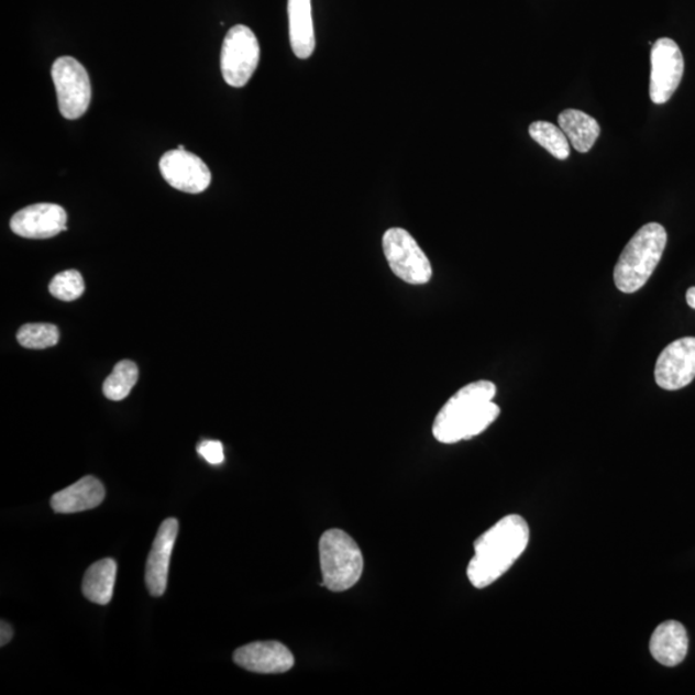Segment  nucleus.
Listing matches in <instances>:
<instances>
[{
	"instance_id": "obj_7",
	"label": "nucleus",
	"mask_w": 695,
	"mask_h": 695,
	"mask_svg": "<svg viewBox=\"0 0 695 695\" xmlns=\"http://www.w3.org/2000/svg\"><path fill=\"white\" fill-rule=\"evenodd\" d=\"M59 112L65 119H79L87 112L92 100V87L86 67L78 59L64 56L52 66Z\"/></svg>"
},
{
	"instance_id": "obj_25",
	"label": "nucleus",
	"mask_w": 695,
	"mask_h": 695,
	"mask_svg": "<svg viewBox=\"0 0 695 695\" xmlns=\"http://www.w3.org/2000/svg\"><path fill=\"white\" fill-rule=\"evenodd\" d=\"M686 304L690 305L691 308L695 309V286L691 287V289L686 291Z\"/></svg>"
},
{
	"instance_id": "obj_11",
	"label": "nucleus",
	"mask_w": 695,
	"mask_h": 695,
	"mask_svg": "<svg viewBox=\"0 0 695 695\" xmlns=\"http://www.w3.org/2000/svg\"><path fill=\"white\" fill-rule=\"evenodd\" d=\"M11 230L25 239L55 238L67 230V213L57 203H34L12 217Z\"/></svg>"
},
{
	"instance_id": "obj_1",
	"label": "nucleus",
	"mask_w": 695,
	"mask_h": 695,
	"mask_svg": "<svg viewBox=\"0 0 695 695\" xmlns=\"http://www.w3.org/2000/svg\"><path fill=\"white\" fill-rule=\"evenodd\" d=\"M496 385L479 380L465 385L453 395L438 412L433 435L444 444L472 440L493 424L501 410L494 398Z\"/></svg>"
},
{
	"instance_id": "obj_19",
	"label": "nucleus",
	"mask_w": 695,
	"mask_h": 695,
	"mask_svg": "<svg viewBox=\"0 0 695 695\" xmlns=\"http://www.w3.org/2000/svg\"><path fill=\"white\" fill-rule=\"evenodd\" d=\"M528 131H530L532 140L548 150L549 153L559 158V161H566V158L570 157L571 143L561 130V126L539 120V122L532 123Z\"/></svg>"
},
{
	"instance_id": "obj_6",
	"label": "nucleus",
	"mask_w": 695,
	"mask_h": 695,
	"mask_svg": "<svg viewBox=\"0 0 695 695\" xmlns=\"http://www.w3.org/2000/svg\"><path fill=\"white\" fill-rule=\"evenodd\" d=\"M261 45L251 27L236 25L227 33L221 52V70L227 85L243 88L258 67Z\"/></svg>"
},
{
	"instance_id": "obj_20",
	"label": "nucleus",
	"mask_w": 695,
	"mask_h": 695,
	"mask_svg": "<svg viewBox=\"0 0 695 695\" xmlns=\"http://www.w3.org/2000/svg\"><path fill=\"white\" fill-rule=\"evenodd\" d=\"M139 382V367L132 361H120L103 383V395L111 400H123Z\"/></svg>"
},
{
	"instance_id": "obj_12",
	"label": "nucleus",
	"mask_w": 695,
	"mask_h": 695,
	"mask_svg": "<svg viewBox=\"0 0 695 695\" xmlns=\"http://www.w3.org/2000/svg\"><path fill=\"white\" fill-rule=\"evenodd\" d=\"M238 666L255 674H284L296 663L293 653L278 641H256L233 653Z\"/></svg>"
},
{
	"instance_id": "obj_3",
	"label": "nucleus",
	"mask_w": 695,
	"mask_h": 695,
	"mask_svg": "<svg viewBox=\"0 0 695 695\" xmlns=\"http://www.w3.org/2000/svg\"><path fill=\"white\" fill-rule=\"evenodd\" d=\"M668 245V232L660 223H648L627 243L615 267V284L625 294L637 293L651 278Z\"/></svg>"
},
{
	"instance_id": "obj_8",
	"label": "nucleus",
	"mask_w": 695,
	"mask_h": 695,
	"mask_svg": "<svg viewBox=\"0 0 695 695\" xmlns=\"http://www.w3.org/2000/svg\"><path fill=\"white\" fill-rule=\"evenodd\" d=\"M651 85L649 95L655 104H663L676 92L684 75V57L679 45L662 37L654 43L651 53Z\"/></svg>"
},
{
	"instance_id": "obj_21",
	"label": "nucleus",
	"mask_w": 695,
	"mask_h": 695,
	"mask_svg": "<svg viewBox=\"0 0 695 695\" xmlns=\"http://www.w3.org/2000/svg\"><path fill=\"white\" fill-rule=\"evenodd\" d=\"M18 340L27 350H45L58 343L59 331L51 323H27L19 330Z\"/></svg>"
},
{
	"instance_id": "obj_22",
	"label": "nucleus",
	"mask_w": 695,
	"mask_h": 695,
	"mask_svg": "<svg viewBox=\"0 0 695 695\" xmlns=\"http://www.w3.org/2000/svg\"><path fill=\"white\" fill-rule=\"evenodd\" d=\"M85 279L78 271L70 269L62 272V274L53 277L49 284V293L53 297L64 300L73 301L77 300L85 293Z\"/></svg>"
},
{
	"instance_id": "obj_15",
	"label": "nucleus",
	"mask_w": 695,
	"mask_h": 695,
	"mask_svg": "<svg viewBox=\"0 0 695 695\" xmlns=\"http://www.w3.org/2000/svg\"><path fill=\"white\" fill-rule=\"evenodd\" d=\"M653 659L666 668H675L685 660L690 638L683 624L666 621L654 630L649 644Z\"/></svg>"
},
{
	"instance_id": "obj_4",
	"label": "nucleus",
	"mask_w": 695,
	"mask_h": 695,
	"mask_svg": "<svg viewBox=\"0 0 695 695\" xmlns=\"http://www.w3.org/2000/svg\"><path fill=\"white\" fill-rule=\"evenodd\" d=\"M321 585L334 593L350 591L364 573V555L350 534L330 530L321 536Z\"/></svg>"
},
{
	"instance_id": "obj_24",
	"label": "nucleus",
	"mask_w": 695,
	"mask_h": 695,
	"mask_svg": "<svg viewBox=\"0 0 695 695\" xmlns=\"http://www.w3.org/2000/svg\"><path fill=\"white\" fill-rule=\"evenodd\" d=\"M12 638V626L10 624H7L5 621H2V624H0V639H2L0 640V646L4 647L5 644H9Z\"/></svg>"
},
{
	"instance_id": "obj_9",
	"label": "nucleus",
	"mask_w": 695,
	"mask_h": 695,
	"mask_svg": "<svg viewBox=\"0 0 695 695\" xmlns=\"http://www.w3.org/2000/svg\"><path fill=\"white\" fill-rule=\"evenodd\" d=\"M657 385L664 390H679L695 379V338L686 337L669 344L654 368Z\"/></svg>"
},
{
	"instance_id": "obj_26",
	"label": "nucleus",
	"mask_w": 695,
	"mask_h": 695,
	"mask_svg": "<svg viewBox=\"0 0 695 695\" xmlns=\"http://www.w3.org/2000/svg\"><path fill=\"white\" fill-rule=\"evenodd\" d=\"M177 148L179 150H186V147L184 145H179Z\"/></svg>"
},
{
	"instance_id": "obj_13",
	"label": "nucleus",
	"mask_w": 695,
	"mask_h": 695,
	"mask_svg": "<svg viewBox=\"0 0 695 695\" xmlns=\"http://www.w3.org/2000/svg\"><path fill=\"white\" fill-rule=\"evenodd\" d=\"M179 530L177 519H165L158 528L153 549H151L146 564L147 591L155 598H161L168 585L170 556Z\"/></svg>"
},
{
	"instance_id": "obj_18",
	"label": "nucleus",
	"mask_w": 695,
	"mask_h": 695,
	"mask_svg": "<svg viewBox=\"0 0 695 695\" xmlns=\"http://www.w3.org/2000/svg\"><path fill=\"white\" fill-rule=\"evenodd\" d=\"M117 572V562L111 558L90 565L82 578V594L89 602L108 606L115 587Z\"/></svg>"
},
{
	"instance_id": "obj_2",
	"label": "nucleus",
	"mask_w": 695,
	"mask_h": 695,
	"mask_svg": "<svg viewBox=\"0 0 695 695\" xmlns=\"http://www.w3.org/2000/svg\"><path fill=\"white\" fill-rule=\"evenodd\" d=\"M530 542V527L525 518L511 514L489 528L474 542V556L467 565V578L485 588L508 572Z\"/></svg>"
},
{
	"instance_id": "obj_14",
	"label": "nucleus",
	"mask_w": 695,
	"mask_h": 695,
	"mask_svg": "<svg viewBox=\"0 0 695 695\" xmlns=\"http://www.w3.org/2000/svg\"><path fill=\"white\" fill-rule=\"evenodd\" d=\"M106 490L100 481L88 475L51 498L52 509L57 514H74L97 508L104 500Z\"/></svg>"
},
{
	"instance_id": "obj_17",
	"label": "nucleus",
	"mask_w": 695,
	"mask_h": 695,
	"mask_svg": "<svg viewBox=\"0 0 695 695\" xmlns=\"http://www.w3.org/2000/svg\"><path fill=\"white\" fill-rule=\"evenodd\" d=\"M559 126L569 139L571 145L581 154L593 148L600 135V125L586 112L566 109L558 118Z\"/></svg>"
},
{
	"instance_id": "obj_16",
	"label": "nucleus",
	"mask_w": 695,
	"mask_h": 695,
	"mask_svg": "<svg viewBox=\"0 0 695 695\" xmlns=\"http://www.w3.org/2000/svg\"><path fill=\"white\" fill-rule=\"evenodd\" d=\"M287 16L294 55L300 59L311 57L316 48L312 0H287Z\"/></svg>"
},
{
	"instance_id": "obj_23",
	"label": "nucleus",
	"mask_w": 695,
	"mask_h": 695,
	"mask_svg": "<svg viewBox=\"0 0 695 695\" xmlns=\"http://www.w3.org/2000/svg\"><path fill=\"white\" fill-rule=\"evenodd\" d=\"M199 455L211 465L222 464L224 461L223 444L219 441H203L198 445Z\"/></svg>"
},
{
	"instance_id": "obj_10",
	"label": "nucleus",
	"mask_w": 695,
	"mask_h": 695,
	"mask_svg": "<svg viewBox=\"0 0 695 695\" xmlns=\"http://www.w3.org/2000/svg\"><path fill=\"white\" fill-rule=\"evenodd\" d=\"M162 176L173 188L186 194H201L211 184V172L199 156L186 150H170L158 163Z\"/></svg>"
},
{
	"instance_id": "obj_5",
	"label": "nucleus",
	"mask_w": 695,
	"mask_h": 695,
	"mask_svg": "<svg viewBox=\"0 0 695 695\" xmlns=\"http://www.w3.org/2000/svg\"><path fill=\"white\" fill-rule=\"evenodd\" d=\"M383 251L393 274L402 282L424 285L432 279V264L410 232L397 227L385 232Z\"/></svg>"
}]
</instances>
